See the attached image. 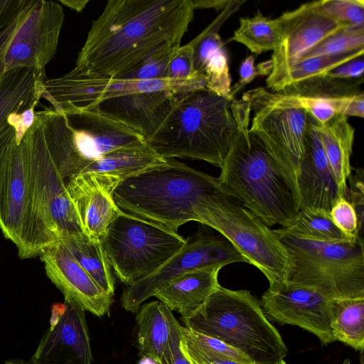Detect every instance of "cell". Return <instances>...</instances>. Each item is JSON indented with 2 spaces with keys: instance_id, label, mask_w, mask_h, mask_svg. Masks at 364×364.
Returning a JSON list of instances; mask_svg holds the SVG:
<instances>
[{
  "instance_id": "1",
  "label": "cell",
  "mask_w": 364,
  "mask_h": 364,
  "mask_svg": "<svg viewBox=\"0 0 364 364\" xmlns=\"http://www.w3.org/2000/svg\"><path fill=\"white\" fill-rule=\"evenodd\" d=\"M194 11L191 0H109L92 21L75 68L123 78L154 53L180 46Z\"/></svg>"
},
{
  "instance_id": "2",
  "label": "cell",
  "mask_w": 364,
  "mask_h": 364,
  "mask_svg": "<svg viewBox=\"0 0 364 364\" xmlns=\"http://www.w3.org/2000/svg\"><path fill=\"white\" fill-rule=\"evenodd\" d=\"M230 109L237 133L217 178L224 191L267 226H287L300 210L299 199L259 140L250 131L251 108L235 98Z\"/></svg>"
},
{
  "instance_id": "3",
  "label": "cell",
  "mask_w": 364,
  "mask_h": 364,
  "mask_svg": "<svg viewBox=\"0 0 364 364\" xmlns=\"http://www.w3.org/2000/svg\"><path fill=\"white\" fill-rule=\"evenodd\" d=\"M218 178L174 159L129 178L113 192L123 212L178 233L189 221H198L207 196L221 189Z\"/></svg>"
},
{
  "instance_id": "4",
  "label": "cell",
  "mask_w": 364,
  "mask_h": 364,
  "mask_svg": "<svg viewBox=\"0 0 364 364\" xmlns=\"http://www.w3.org/2000/svg\"><path fill=\"white\" fill-rule=\"evenodd\" d=\"M232 100L206 88L182 95L146 142L164 159H198L220 168L237 133Z\"/></svg>"
},
{
  "instance_id": "5",
  "label": "cell",
  "mask_w": 364,
  "mask_h": 364,
  "mask_svg": "<svg viewBox=\"0 0 364 364\" xmlns=\"http://www.w3.org/2000/svg\"><path fill=\"white\" fill-rule=\"evenodd\" d=\"M181 320L184 327L223 341L252 364H277L287 355L280 333L260 302L245 289L219 285L200 307Z\"/></svg>"
},
{
  "instance_id": "6",
  "label": "cell",
  "mask_w": 364,
  "mask_h": 364,
  "mask_svg": "<svg viewBox=\"0 0 364 364\" xmlns=\"http://www.w3.org/2000/svg\"><path fill=\"white\" fill-rule=\"evenodd\" d=\"M273 231L291 257L287 284L308 287L329 299L364 297L363 239L323 243Z\"/></svg>"
},
{
  "instance_id": "7",
  "label": "cell",
  "mask_w": 364,
  "mask_h": 364,
  "mask_svg": "<svg viewBox=\"0 0 364 364\" xmlns=\"http://www.w3.org/2000/svg\"><path fill=\"white\" fill-rule=\"evenodd\" d=\"M198 223L225 237L267 279L269 287L287 284L291 260L273 230L230 197L223 188L210 193Z\"/></svg>"
},
{
  "instance_id": "8",
  "label": "cell",
  "mask_w": 364,
  "mask_h": 364,
  "mask_svg": "<svg viewBox=\"0 0 364 364\" xmlns=\"http://www.w3.org/2000/svg\"><path fill=\"white\" fill-rule=\"evenodd\" d=\"M100 242L114 274L128 286L159 269L184 247L186 239L122 211Z\"/></svg>"
},
{
  "instance_id": "9",
  "label": "cell",
  "mask_w": 364,
  "mask_h": 364,
  "mask_svg": "<svg viewBox=\"0 0 364 364\" xmlns=\"http://www.w3.org/2000/svg\"><path fill=\"white\" fill-rule=\"evenodd\" d=\"M64 18L58 1L28 0L0 32V72L17 68L45 70L55 55Z\"/></svg>"
},
{
  "instance_id": "10",
  "label": "cell",
  "mask_w": 364,
  "mask_h": 364,
  "mask_svg": "<svg viewBox=\"0 0 364 364\" xmlns=\"http://www.w3.org/2000/svg\"><path fill=\"white\" fill-rule=\"evenodd\" d=\"M41 98L53 108L72 105L87 109L112 97L137 92L168 91L178 95L205 88L203 75L186 79L164 78L151 80L92 77L75 68L69 73L43 82Z\"/></svg>"
},
{
  "instance_id": "11",
  "label": "cell",
  "mask_w": 364,
  "mask_h": 364,
  "mask_svg": "<svg viewBox=\"0 0 364 364\" xmlns=\"http://www.w3.org/2000/svg\"><path fill=\"white\" fill-rule=\"evenodd\" d=\"M236 262L247 261L225 237L199 230L188 237L184 247L156 272L127 286L120 298L122 306L127 311L137 313L144 301L154 296L173 279L193 270L223 268Z\"/></svg>"
},
{
  "instance_id": "12",
  "label": "cell",
  "mask_w": 364,
  "mask_h": 364,
  "mask_svg": "<svg viewBox=\"0 0 364 364\" xmlns=\"http://www.w3.org/2000/svg\"><path fill=\"white\" fill-rule=\"evenodd\" d=\"M280 42L271 57L272 70L267 87L272 91L300 57L326 38L350 26L329 15L321 1L305 3L275 18Z\"/></svg>"
},
{
  "instance_id": "13",
  "label": "cell",
  "mask_w": 364,
  "mask_h": 364,
  "mask_svg": "<svg viewBox=\"0 0 364 364\" xmlns=\"http://www.w3.org/2000/svg\"><path fill=\"white\" fill-rule=\"evenodd\" d=\"M307 118L308 112L301 108L264 105L255 109L250 127L297 198L296 177L304 152Z\"/></svg>"
},
{
  "instance_id": "14",
  "label": "cell",
  "mask_w": 364,
  "mask_h": 364,
  "mask_svg": "<svg viewBox=\"0 0 364 364\" xmlns=\"http://www.w3.org/2000/svg\"><path fill=\"white\" fill-rule=\"evenodd\" d=\"M30 168L25 137H15L0 157V229L19 252L26 240L31 221Z\"/></svg>"
},
{
  "instance_id": "15",
  "label": "cell",
  "mask_w": 364,
  "mask_h": 364,
  "mask_svg": "<svg viewBox=\"0 0 364 364\" xmlns=\"http://www.w3.org/2000/svg\"><path fill=\"white\" fill-rule=\"evenodd\" d=\"M331 300L314 289L286 284L269 287L260 304L275 321L302 328L326 345L336 341L331 328Z\"/></svg>"
},
{
  "instance_id": "16",
  "label": "cell",
  "mask_w": 364,
  "mask_h": 364,
  "mask_svg": "<svg viewBox=\"0 0 364 364\" xmlns=\"http://www.w3.org/2000/svg\"><path fill=\"white\" fill-rule=\"evenodd\" d=\"M39 256L47 277L63 294L64 300L98 317L109 314L112 296L97 284L63 242L49 247Z\"/></svg>"
},
{
  "instance_id": "17",
  "label": "cell",
  "mask_w": 364,
  "mask_h": 364,
  "mask_svg": "<svg viewBox=\"0 0 364 364\" xmlns=\"http://www.w3.org/2000/svg\"><path fill=\"white\" fill-rule=\"evenodd\" d=\"M62 317L43 333L30 361L34 364H91L88 327L85 311L64 300Z\"/></svg>"
},
{
  "instance_id": "18",
  "label": "cell",
  "mask_w": 364,
  "mask_h": 364,
  "mask_svg": "<svg viewBox=\"0 0 364 364\" xmlns=\"http://www.w3.org/2000/svg\"><path fill=\"white\" fill-rule=\"evenodd\" d=\"M296 188L300 209L314 208L329 213L340 196L322 146L318 123L309 113Z\"/></svg>"
},
{
  "instance_id": "19",
  "label": "cell",
  "mask_w": 364,
  "mask_h": 364,
  "mask_svg": "<svg viewBox=\"0 0 364 364\" xmlns=\"http://www.w3.org/2000/svg\"><path fill=\"white\" fill-rule=\"evenodd\" d=\"M180 96L168 91L137 92L105 100L85 109L127 127L146 141L164 123Z\"/></svg>"
},
{
  "instance_id": "20",
  "label": "cell",
  "mask_w": 364,
  "mask_h": 364,
  "mask_svg": "<svg viewBox=\"0 0 364 364\" xmlns=\"http://www.w3.org/2000/svg\"><path fill=\"white\" fill-rule=\"evenodd\" d=\"M245 1L230 0L215 19L189 42L193 47L195 74L205 77L207 90L225 97L230 98L231 77L225 43L221 38L219 31Z\"/></svg>"
},
{
  "instance_id": "21",
  "label": "cell",
  "mask_w": 364,
  "mask_h": 364,
  "mask_svg": "<svg viewBox=\"0 0 364 364\" xmlns=\"http://www.w3.org/2000/svg\"><path fill=\"white\" fill-rule=\"evenodd\" d=\"M250 104L251 110L264 106L301 108L323 124L336 114L363 118L364 115L363 92L334 97H309L271 92L258 87L245 92L242 97Z\"/></svg>"
},
{
  "instance_id": "22",
  "label": "cell",
  "mask_w": 364,
  "mask_h": 364,
  "mask_svg": "<svg viewBox=\"0 0 364 364\" xmlns=\"http://www.w3.org/2000/svg\"><path fill=\"white\" fill-rule=\"evenodd\" d=\"M67 189L85 233L101 240L112 221L122 213L113 199V192L82 173L70 176Z\"/></svg>"
},
{
  "instance_id": "23",
  "label": "cell",
  "mask_w": 364,
  "mask_h": 364,
  "mask_svg": "<svg viewBox=\"0 0 364 364\" xmlns=\"http://www.w3.org/2000/svg\"><path fill=\"white\" fill-rule=\"evenodd\" d=\"M166 162V159L146 144L112 151L87 163L77 173H87L115 190L126 179Z\"/></svg>"
},
{
  "instance_id": "24",
  "label": "cell",
  "mask_w": 364,
  "mask_h": 364,
  "mask_svg": "<svg viewBox=\"0 0 364 364\" xmlns=\"http://www.w3.org/2000/svg\"><path fill=\"white\" fill-rule=\"evenodd\" d=\"M221 269L204 268L183 274L171 280L154 296L171 311H177L181 316L189 315L219 287L218 274Z\"/></svg>"
},
{
  "instance_id": "25",
  "label": "cell",
  "mask_w": 364,
  "mask_h": 364,
  "mask_svg": "<svg viewBox=\"0 0 364 364\" xmlns=\"http://www.w3.org/2000/svg\"><path fill=\"white\" fill-rule=\"evenodd\" d=\"M45 70L17 68L0 72V129L9 117L37 106L43 93Z\"/></svg>"
},
{
  "instance_id": "26",
  "label": "cell",
  "mask_w": 364,
  "mask_h": 364,
  "mask_svg": "<svg viewBox=\"0 0 364 364\" xmlns=\"http://www.w3.org/2000/svg\"><path fill=\"white\" fill-rule=\"evenodd\" d=\"M318 128L338 194L346 198L348 188L347 181L352 171L350 157L355 129L349 123L348 117L340 114H336L323 124L318 123Z\"/></svg>"
},
{
  "instance_id": "27",
  "label": "cell",
  "mask_w": 364,
  "mask_h": 364,
  "mask_svg": "<svg viewBox=\"0 0 364 364\" xmlns=\"http://www.w3.org/2000/svg\"><path fill=\"white\" fill-rule=\"evenodd\" d=\"M172 312L160 301L141 306L136 316V341L142 356L159 363L164 353L171 331Z\"/></svg>"
},
{
  "instance_id": "28",
  "label": "cell",
  "mask_w": 364,
  "mask_h": 364,
  "mask_svg": "<svg viewBox=\"0 0 364 364\" xmlns=\"http://www.w3.org/2000/svg\"><path fill=\"white\" fill-rule=\"evenodd\" d=\"M277 229L287 235L317 242L340 243L358 240L338 229L329 213L314 208L300 209L287 226Z\"/></svg>"
},
{
  "instance_id": "29",
  "label": "cell",
  "mask_w": 364,
  "mask_h": 364,
  "mask_svg": "<svg viewBox=\"0 0 364 364\" xmlns=\"http://www.w3.org/2000/svg\"><path fill=\"white\" fill-rule=\"evenodd\" d=\"M331 328L336 341L357 350L364 347V297L331 299Z\"/></svg>"
},
{
  "instance_id": "30",
  "label": "cell",
  "mask_w": 364,
  "mask_h": 364,
  "mask_svg": "<svg viewBox=\"0 0 364 364\" xmlns=\"http://www.w3.org/2000/svg\"><path fill=\"white\" fill-rule=\"evenodd\" d=\"M63 243L97 284L113 296L115 289L114 272L100 240L87 235Z\"/></svg>"
},
{
  "instance_id": "31",
  "label": "cell",
  "mask_w": 364,
  "mask_h": 364,
  "mask_svg": "<svg viewBox=\"0 0 364 364\" xmlns=\"http://www.w3.org/2000/svg\"><path fill=\"white\" fill-rule=\"evenodd\" d=\"M229 41L245 46L252 53L274 51L280 42L276 19H270L257 11L252 17L240 18V26Z\"/></svg>"
},
{
  "instance_id": "32",
  "label": "cell",
  "mask_w": 364,
  "mask_h": 364,
  "mask_svg": "<svg viewBox=\"0 0 364 364\" xmlns=\"http://www.w3.org/2000/svg\"><path fill=\"white\" fill-rule=\"evenodd\" d=\"M181 333L186 351L193 364H209L216 360H232L252 364L245 355L223 341L183 326Z\"/></svg>"
},
{
  "instance_id": "33",
  "label": "cell",
  "mask_w": 364,
  "mask_h": 364,
  "mask_svg": "<svg viewBox=\"0 0 364 364\" xmlns=\"http://www.w3.org/2000/svg\"><path fill=\"white\" fill-rule=\"evenodd\" d=\"M361 78H338L322 75L284 87L279 93L309 97H334L363 92Z\"/></svg>"
},
{
  "instance_id": "34",
  "label": "cell",
  "mask_w": 364,
  "mask_h": 364,
  "mask_svg": "<svg viewBox=\"0 0 364 364\" xmlns=\"http://www.w3.org/2000/svg\"><path fill=\"white\" fill-rule=\"evenodd\" d=\"M363 53L364 50H358L337 55L315 57L298 62L287 71L273 92H279L289 85L325 75L341 65L362 57Z\"/></svg>"
},
{
  "instance_id": "35",
  "label": "cell",
  "mask_w": 364,
  "mask_h": 364,
  "mask_svg": "<svg viewBox=\"0 0 364 364\" xmlns=\"http://www.w3.org/2000/svg\"><path fill=\"white\" fill-rule=\"evenodd\" d=\"M358 50H364V26H348L308 50L298 62L315 57L337 55Z\"/></svg>"
},
{
  "instance_id": "36",
  "label": "cell",
  "mask_w": 364,
  "mask_h": 364,
  "mask_svg": "<svg viewBox=\"0 0 364 364\" xmlns=\"http://www.w3.org/2000/svg\"><path fill=\"white\" fill-rule=\"evenodd\" d=\"M178 47H166L154 53L123 78L139 80L167 78L168 64Z\"/></svg>"
},
{
  "instance_id": "37",
  "label": "cell",
  "mask_w": 364,
  "mask_h": 364,
  "mask_svg": "<svg viewBox=\"0 0 364 364\" xmlns=\"http://www.w3.org/2000/svg\"><path fill=\"white\" fill-rule=\"evenodd\" d=\"M329 215L343 233L353 239L362 238V228L354 205L347 198L339 196L334 202Z\"/></svg>"
},
{
  "instance_id": "38",
  "label": "cell",
  "mask_w": 364,
  "mask_h": 364,
  "mask_svg": "<svg viewBox=\"0 0 364 364\" xmlns=\"http://www.w3.org/2000/svg\"><path fill=\"white\" fill-rule=\"evenodd\" d=\"M321 4L336 20L350 26H364L363 0H322Z\"/></svg>"
},
{
  "instance_id": "39",
  "label": "cell",
  "mask_w": 364,
  "mask_h": 364,
  "mask_svg": "<svg viewBox=\"0 0 364 364\" xmlns=\"http://www.w3.org/2000/svg\"><path fill=\"white\" fill-rule=\"evenodd\" d=\"M171 331L161 358L157 364H193L184 346L181 325L173 315Z\"/></svg>"
},
{
  "instance_id": "40",
  "label": "cell",
  "mask_w": 364,
  "mask_h": 364,
  "mask_svg": "<svg viewBox=\"0 0 364 364\" xmlns=\"http://www.w3.org/2000/svg\"><path fill=\"white\" fill-rule=\"evenodd\" d=\"M197 76L193 66V47L190 43L180 46L168 66L167 78L186 79Z\"/></svg>"
},
{
  "instance_id": "41",
  "label": "cell",
  "mask_w": 364,
  "mask_h": 364,
  "mask_svg": "<svg viewBox=\"0 0 364 364\" xmlns=\"http://www.w3.org/2000/svg\"><path fill=\"white\" fill-rule=\"evenodd\" d=\"M255 58L253 55H248L240 66V80L231 87L230 98L235 99V96L247 84L250 83L259 75H269L272 70L271 60L260 63L255 65Z\"/></svg>"
},
{
  "instance_id": "42",
  "label": "cell",
  "mask_w": 364,
  "mask_h": 364,
  "mask_svg": "<svg viewBox=\"0 0 364 364\" xmlns=\"http://www.w3.org/2000/svg\"><path fill=\"white\" fill-rule=\"evenodd\" d=\"M350 188H348L347 199L354 205L358 219L363 225V171L362 168L355 170L353 175L350 173L348 179Z\"/></svg>"
},
{
  "instance_id": "43",
  "label": "cell",
  "mask_w": 364,
  "mask_h": 364,
  "mask_svg": "<svg viewBox=\"0 0 364 364\" xmlns=\"http://www.w3.org/2000/svg\"><path fill=\"white\" fill-rule=\"evenodd\" d=\"M36 105L21 112L10 115L7 124L11 126L15 132V141L18 144L22 140L36 119Z\"/></svg>"
},
{
  "instance_id": "44",
  "label": "cell",
  "mask_w": 364,
  "mask_h": 364,
  "mask_svg": "<svg viewBox=\"0 0 364 364\" xmlns=\"http://www.w3.org/2000/svg\"><path fill=\"white\" fill-rule=\"evenodd\" d=\"M363 70L364 62L362 56L338 66L326 75L338 78H361Z\"/></svg>"
},
{
  "instance_id": "45",
  "label": "cell",
  "mask_w": 364,
  "mask_h": 364,
  "mask_svg": "<svg viewBox=\"0 0 364 364\" xmlns=\"http://www.w3.org/2000/svg\"><path fill=\"white\" fill-rule=\"evenodd\" d=\"M28 0H0V32L26 6Z\"/></svg>"
},
{
  "instance_id": "46",
  "label": "cell",
  "mask_w": 364,
  "mask_h": 364,
  "mask_svg": "<svg viewBox=\"0 0 364 364\" xmlns=\"http://www.w3.org/2000/svg\"><path fill=\"white\" fill-rule=\"evenodd\" d=\"M230 0H191L194 9H213L222 11L230 3Z\"/></svg>"
},
{
  "instance_id": "47",
  "label": "cell",
  "mask_w": 364,
  "mask_h": 364,
  "mask_svg": "<svg viewBox=\"0 0 364 364\" xmlns=\"http://www.w3.org/2000/svg\"><path fill=\"white\" fill-rule=\"evenodd\" d=\"M14 137V129L9 124H6L0 129V157L5 148L9 144Z\"/></svg>"
},
{
  "instance_id": "48",
  "label": "cell",
  "mask_w": 364,
  "mask_h": 364,
  "mask_svg": "<svg viewBox=\"0 0 364 364\" xmlns=\"http://www.w3.org/2000/svg\"><path fill=\"white\" fill-rule=\"evenodd\" d=\"M66 306L65 302L53 303L50 307V326L53 327L63 315Z\"/></svg>"
},
{
  "instance_id": "49",
  "label": "cell",
  "mask_w": 364,
  "mask_h": 364,
  "mask_svg": "<svg viewBox=\"0 0 364 364\" xmlns=\"http://www.w3.org/2000/svg\"><path fill=\"white\" fill-rule=\"evenodd\" d=\"M58 2L62 6L80 13L85 8L89 3V0H60Z\"/></svg>"
},
{
  "instance_id": "50",
  "label": "cell",
  "mask_w": 364,
  "mask_h": 364,
  "mask_svg": "<svg viewBox=\"0 0 364 364\" xmlns=\"http://www.w3.org/2000/svg\"><path fill=\"white\" fill-rule=\"evenodd\" d=\"M5 364H34L30 360H26L23 359H12L5 361Z\"/></svg>"
},
{
  "instance_id": "51",
  "label": "cell",
  "mask_w": 364,
  "mask_h": 364,
  "mask_svg": "<svg viewBox=\"0 0 364 364\" xmlns=\"http://www.w3.org/2000/svg\"><path fill=\"white\" fill-rule=\"evenodd\" d=\"M138 364H157L154 360L151 358L146 357V356H142V358L139 360Z\"/></svg>"
},
{
  "instance_id": "52",
  "label": "cell",
  "mask_w": 364,
  "mask_h": 364,
  "mask_svg": "<svg viewBox=\"0 0 364 364\" xmlns=\"http://www.w3.org/2000/svg\"><path fill=\"white\" fill-rule=\"evenodd\" d=\"M209 364H245L236 361H232V360H216L213 361L210 363Z\"/></svg>"
},
{
  "instance_id": "53",
  "label": "cell",
  "mask_w": 364,
  "mask_h": 364,
  "mask_svg": "<svg viewBox=\"0 0 364 364\" xmlns=\"http://www.w3.org/2000/svg\"><path fill=\"white\" fill-rule=\"evenodd\" d=\"M350 360L348 359H346L344 360V362L343 363V364H350Z\"/></svg>"
},
{
  "instance_id": "54",
  "label": "cell",
  "mask_w": 364,
  "mask_h": 364,
  "mask_svg": "<svg viewBox=\"0 0 364 364\" xmlns=\"http://www.w3.org/2000/svg\"><path fill=\"white\" fill-rule=\"evenodd\" d=\"M277 364H287L284 360H281Z\"/></svg>"
}]
</instances>
